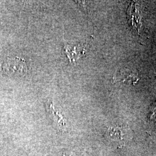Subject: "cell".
Masks as SVG:
<instances>
[{
    "label": "cell",
    "mask_w": 156,
    "mask_h": 156,
    "mask_svg": "<svg viewBox=\"0 0 156 156\" xmlns=\"http://www.w3.org/2000/svg\"><path fill=\"white\" fill-rule=\"evenodd\" d=\"M4 73L12 76H22L27 72V66L24 60L19 57H9L2 65Z\"/></svg>",
    "instance_id": "cell-1"
},
{
    "label": "cell",
    "mask_w": 156,
    "mask_h": 156,
    "mask_svg": "<svg viewBox=\"0 0 156 156\" xmlns=\"http://www.w3.org/2000/svg\"><path fill=\"white\" fill-rule=\"evenodd\" d=\"M107 133L109 138L114 140H123L126 134V129L124 127H112L108 128Z\"/></svg>",
    "instance_id": "cell-4"
},
{
    "label": "cell",
    "mask_w": 156,
    "mask_h": 156,
    "mask_svg": "<svg viewBox=\"0 0 156 156\" xmlns=\"http://www.w3.org/2000/svg\"><path fill=\"white\" fill-rule=\"evenodd\" d=\"M50 109L53 116L54 123L56 124L58 130L62 131H65L66 129V123L63 116L60 113H58L57 112L55 111L54 106H53L52 104H50Z\"/></svg>",
    "instance_id": "cell-5"
},
{
    "label": "cell",
    "mask_w": 156,
    "mask_h": 156,
    "mask_svg": "<svg viewBox=\"0 0 156 156\" xmlns=\"http://www.w3.org/2000/svg\"><path fill=\"white\" fill-rule=\"evenodd\" d=\"M115 82H123L128 84H135L139 80L138 75L129 70L123 69L120 71L113 78Z\"/></svg>",
    "instance_id": "cell-2"
},
{
    "label": "cell",
    "mask_w": 156,
    "mask_h": 156,
    "mask_svg": "<svg viewBox=\"0 0 156 156\" xmlns=\"http://www.w3.org/2000/svg\"><path fill=\"white\" fill-rule=\"evenodd\" d=\"M149 117L151 121L156 122V102L151 109Z\"/></svg>",
    "instance_id": "cell-6"
},
{
    "label": "cell",
    "mask_w": 156,
    "mask_h": 156,
    "mask_svg": "<svg viewBox=\"0 0 156 156\" xmlns=\"http://www.w3.org/2000/svg\"><path fill=\"white\" fill-rule=\"evenodd\" d=\"M64 50L71 62H75L85 53V48L82 45H64Z\"/></svg>",
    "instance_id": "cell-3"
}]
</instances>
